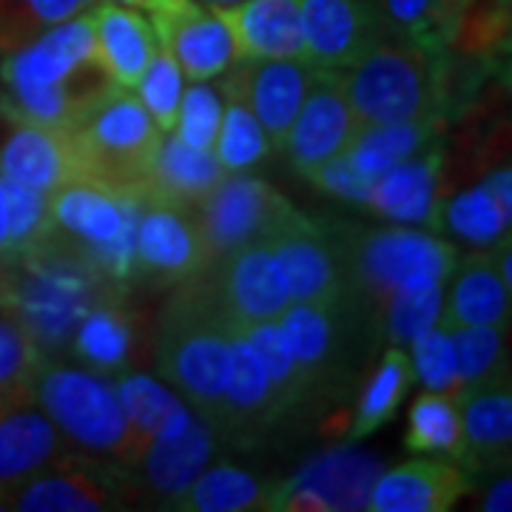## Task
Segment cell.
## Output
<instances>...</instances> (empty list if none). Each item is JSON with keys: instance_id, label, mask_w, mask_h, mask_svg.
<instances>
[{"instance_id": "6da1fadb", "label": "cell", "mask_w": 512, "mask_h": 512, "mask_svg": "<svg viewBox=\"0 0 512 512\" xmlns=\"http://www.w3.org/2000/svg\"><path fill=\"white\" fill-rule=\"evenodd\" d=\"M117 296L123 285L60 234L0 265V311L32 336L43 356L66 353L83 316Z\"/></svg>"}, {"instance_id": "7a4b0ae2", "label": "cell", "mask_w": 512, "mask_h": 512, "mask_svg": "<svg viewBox=\"0 0 512 512\" xmlns=\"http://www.w3.org/2000/svg\"><path fill=\"white\" fill-rule=\"evenodd\" d=\"M342 86L359 128L447 117L453 103L450 46L387 35L342 69Z\"/></svg>"}, {"instance_id": "3957f363", "label": "cell", "mask_w": 512, "mask_h": 512, "mask_svg": "<svg viewBox=\"0 0 512 512\" xmlns=\"http://www.w3.org/2000/svg\"><path fill=\"white\" fill-rule=\"evenodd\" d=\"M183 285L160 316L157 370L214 427L234 365V325L217 311L200 276Z\"/></svg>"}, {"instance_id": "277c9868", "label": "cell", "mask_w": 512, "mask_h": 512, "mask_svg": "<svg viewBox=\"0 0 512 512\" xmlns=\"http://www.w3.org/2000/svg\"><path fill=\"white\" fill-rule=\"evenodd\" d=\"M279 325L313 402L345 399L382 339L376 313L356 293L333 302L288 305Z\"/></svg>"}, {"instance_id": "5b68a950", "label": "cell", "mask_w": 512, "mask_h": 512, "mask_svg": "<svg viewBox=\"0 0 512 512\" xmlns=\"http://www.w3.org/2000/svg\"><path fill=\"white\" fill-rule=\"evenodd\" d=\"M32 402L55 421L77 453L134 467L146 453L143 439L128 421L117 384L103 373L43 362L32 384Z\"/></svg>"}, {"instance_id": "8992f818", "label": "cell", "mask_w": 512, "mask_h": 512, "mask_svg": "<svg viewBox=\"0 0 512 512\" xmlns=\"http://www.w3.org/2000/svg\"><path fill=\"white\" fill-rule=\"evenodd\" d=\"M77 180L120 194H140L160 146V128L137 94L117 89L69 128Z\"/></svg>"}, {"instance_id": "52a82bcc", "label": "cell", "mask_w": 512, "mask_h": 512, "mask_svg": "<svg viewBox=\"0 0 512 512\" xmlns=\"http://www.w3.org/2000/svg\"><path fill=\"white\" fill-rule=\"evenodd\" d=\"M339 251L345 259L350 293L367 302L376 319L396 288L416 276L447 282L458 256L450 242L413 228H359L333 225Z\"/></svg>"}, {"instance_id": "ba28073f", "label": "cell", "mask_w": 512, "mask_h": 512, "mask_svg": "<svg viewBox=\"0 0 512 512\" xmlns=\"http://www.w3.org/2000/svg\"><path fill=\"white\" fill-rule=\"evenodd\" d=\"M296 217L299 211L276 188L237 171L197 202V225L211 265L248 245L271 242Z\"/></svg>"}, {"instance_id": "9c48e42d", "label": "cell", "mask_w": 512, "mask_h": 512, "mask_svg": "<svg viewBox=\"0 0 512 512\" xmlns=\"http://www.w3.org/2000/svg\"><path fill=\"white\" fill-rule=\"evenodd\" d=\"M134 501L128 467L74 453L69 461L18 484L9 510L18 512H106Z\"/></svg>"}, {"instance_id": "30bf717a", "label": "cell", "mask_w": 512, "mask_h": 512, "mask_svg": "<svg viewBox=\"0 0 512 512\" xmlns=\"http://www.w3.org/2000/svg\"><path fill=\"white\" fill-rule=\"evenodd\" d=\"M384 464L365 450H330L274 484L268 510L274 512H353L367 510Z\"/></svg>"}, {"instance_id": "8fae6325", "label": "cell", "mask_w": 512, "mask_h": 512, "mask_svg": "<svg viewBox=\"0 0 512 512\" xmlns=\"http://www.w3.org/2000/svg\"><path fill=\"white\" fill-rule=\"evenodd\" d=\"M271 256L291 305L333 302L350 293L333 225L299 214L271 239Z\"/></svg>"}, {"instance_id": "7c38bea8", "label": "cell", "mask_w": 512, "mask_h": 512, "mask_svg": "<svg viewBox=\"0 0 512 512\" xmlns=\"http://www.w3.org/2000/svg\"><path fill=\"white\" fill-rule=\"evenodd\" d=\"M157 43L191 80H208L237 63L234 40L217 9L200 0H148L143 6Z\"/></svg>"}, {"instance_id": "4fadbf2b", "label": "cell", "mask_w": 512, "mask_h": 512, "mask_svg": "<svg viewBox=\"0 0 512 512\" xmlns=\"http://www.w3.org/2000/svg\"><path fill=\"white\" fill-rule=\"evenodd\" d=\"M305 63L322 72H342L367 55L384 35L376 0H299Z\"/></svg>"}, {"instance_id": "5bb4252c", "label": "cell", "mask_w": 512, "mask_h": 512, "mask_svg": "<svg viewBox=\"0 0 512 512\" xmlns=\"http://www.w3.org/2000/svg\"><path fill=\"white\" fill-rule=\"evenodd\" d=\"M313 74L305 60H239V66H228L222 89L254 111L271 148H285Z\"/></svg>"}, {"instance_id": "9a60e30c", "label": "cell", "mask_w": 512, "mask_h": 512, "mask_svg": "<svg viewBox=\"0 0 512 512\" xmlns=\"http://www.w3.org/2000/svg\"><path fill=\"white\" fill-rule=\"evenodd\" d=\"M211 259L202 242L197 217L185 208L151 205L146 202L137 225L134 279L148 285H183L205 274Z\"/></svg>"}, {"instance_id": "2e32d148", "label": "cell", "mask_w": 512, "mask_h": 512, "mask_svg": "<svg viewBox=\"0 0 512 512\" xmlns=\"http://www.w3.org/2000/svg\"><path fill=\"white\" fill-rule=\"evenodd\" d=\"M214 265L217 271L211 274V279L205 282V276L200 274V282L214 299L217 311L234 328L279 319L291 305L274 268L271 242L248 245L242 251L222 256Z\"/></svg>"}, {"instance_id": "e0dca14e", "label": "cell", "mask_w": 512, "mask_h": 512, "mask_svg": "<svg viewBox=\"0 0 512 512\" xmlns=\"http://www.w3.org/2000/svg\"><path fill=\"white\" fill-rule=\"evenodd\" d=\"M220 450V436L197 413L183 433L171 439H151L146 453L128 467L134 498H148L168 510L180 495L211 467Z\"/></svg>"}, {"instance_id": "ac0fdd59", "label": "cell", "mask_w": 512, "mask_h": 512, "mask_svg": "<svg viewBox=\"0 0 512 512\" xmlns=\"http://www.w3.org/2000/svg\"><path fill=\"white\" fill-rule=\"evenodd\" d=\"M356 134L359 123L345 97L342 74L316 69L308 97L285 140L291 165L299 174H308L316 165L345 154L353 146Z\"/></svg>"}, {"instance_id": "d6986e66", "label": "cell", "mask_w": 512, "mask_h": 512, "mask_svg": "<svg viewBox=\"0 0 512 512\" xmlns=\"http://www.w3.org/2000/svg\"><path fill=\"white\" fill-rule=\"evenodd\" d=\"M282 424L285 416L268 384L265 367L254 348L245 342V336L234 328V365L214 430L220 441H231L237 447H256Z\"/></svg>"}, {"instance_id": "ffe728a7", "label": "cell", "mask_w": 512, "mask_h": 512, "mask_svg": "<svg viewBox=\"0 0 512 512\" xmlns=\"http://www.w3.org/2000/svg\"><path fill=\"white\" fill-rule=\"evenodd\" d=\"M89 9L55 23L18 52L0 57V86H55L92 63L94 32Z\"/></svg>"}, {"instance_id": "44dd1931", "label": "cell", "mask_w": 512, "mask_h": 512, "mask_svg": "<svg viewBox=\"0 0 512 512\" xmlns=\"http://www.w3.org/2000/svg\"><path fill=\"white\" fill-rule=\"evenodd\" d=\"M77 450L57 424L35 402H18L0 410V490L12 493L18 484L69 461Z\"/></svg>"}, {"instance_id": "7402d4cb", "label": "cell", "mask_w": 512, "mask_h": 512, "mask_svg": "<svg viewBox=\"0 0 512 512\" xmlns=\"http://www.w3.org/2000/svg\"><path fill=\"white\" fill-rule=\"evenodd\" d=\"M94 32V60L117 89H137L148 60L157 52V35L151 20L137 6L97 0L89 9Z\"/></svg>"}, {"instance_id": "603a6c76", "label": "cell", "mask_w": 512, "mask_h": 512, "mask_svg": "<svg viewBox=\"0 0 512 512\" xmlns=\"http://www.w3.org/2000/svg\"><path fill=\"white\" fill-rule=\"evenodd\" d=\"M217 12L237 60H305L299 0H239Z\"/></svg>"}, {"instance_id": "cb8c5ba5", "label": "cell", "mask_w": 512, "mask_h": 512, "mask_svg": "<svg viewBox=\"0 0 512 512\" xmlns=\"http://www.w3.org/2000/svg\"><path fill=\"white\" fill-rule=\"evenodd\" d=\"M470 490H473V478L467 470H458L436 458H416L393 470H384L370 493L367 510L447 512Z\"/></svg>"}, {"instance_id": "d4e9b609", "label": "cell", "mask_w": 512, "mask_h": 512, "mask_svg": "<svg viewBox=\"0 0 512 512\" xmlns=\"http://www.w3.org/2000/svg\"><path fill=\"white\" fill-rule=\"evenodd\" d=\"M464 453L461 467L467 473H501L510 464L512 447V390L510 382L487 384L458 393Z\"/></svg>"}, {"instance_id": "484cf974", "label": "cell", "mask_w": 512, "mask_h": 512, "mask_svg": "<svg viewBox=\"0 0 512 512\" xmlns=\"http://www.w3.org/2000/svg\"><path fill=\"white\" fill-rule=\"evenodd\" d=\"M0 177L52 194L60 185L77 180L72 137L66 128L12 123L0 143Z\"/></svg>"}, {"instance_id": "4316f807", "label": "cell", "mask_w": 512, "mask_h": 512, "mask_svg": "<svg viewBox=\"0 0 512 512\" xmlns=\"http://www.w3.org/2000/svg\"><path fill=\"white\" fill-rule=\"evenodd\" d=\"M441 148L433 143L416 157L393 165L373 183L367 208L402 225H424L439 231Z\"/></svg>"}, {"instance_id": "83f0119b", "label": "cell", "mask_w": 512, "mask_h": 512, "mask_svg": "<svg viewBox=\"0 0 512 512\" xmlns=\"http://www.w3.org/2000/svg\"><path fill=\"white\" fill-rule=\"evenodd\" d=\"M453 285L441 302V328H478L510 322L512 288L498 268V245L456 262Z\"/></svg>"}, {"instance_id": "f1b7e54d", "label": "cell", "mask_w": 512, "mask_h": 512, "mask_svg": "<svg viewBox=\"0 0 512 512\" xmlns=\"http://www.w3.org/2000/svg\"><path fill=\"white\" fill-rule=\"evenodd\" d=\"M225 174L228 171L214 157V151L185 146L177 134H165L148 168L143 200L191 211Z\"/></svg>"}, {"instance_id": "f546056e", "label": "cell", "mask_w": 512, "mask_h": 512, "mask_svg": "<svg viewBox=\"0 0 512 512\" xmlns=\"http://www.w3.org/2000/svg\"><path fill=\"white\" fill-rule=\"evenodd\" d=\"M69 350L74 359H80L94 373L103 376L126 373L137 350V325L123 305V296L100 302L86 313L74 330Z\"/></svg>"}, {"instance_id": "4dcf8cb0", "label": "cell", "mask_w": 512, "mask_h": 512, "mask_svg": "<svg viewBox=\"0 0 512 512\" xmlns=\"http://www.w3.org/2000/svg\"><path fill=\"white\" fill-rule=\"evenodd\" d=\"M441 123H444L441 117H424V120L359 128L353 146L348 148L350 163L370 180H379L393 165L404 163L427 146L439 143Z\"/></svg>"}, {"instance_id": "1f68e13d", "label": "cell", "mask_w": 512, "mask_h": 512, "mask_svg": "<svg viewBox=\"0 0 512 512\" xmlns=\"http://www.w3.org/2000/svg\"><path fill=\"white\" fill-rule=\"evenodd\" d=\"M114 384L131 427L148 441L171 439L183 433L197 416L180 393H174L171 387L146 373H120Z\"/></svg>"}, {"instance_id": "d6a6232c", "label": "cell", "mask_w": 512, "mask_h": 512, "mask_svg": "<svg viewBox=\"0 0 512 512\" xmlns=\"http://www.w3.org/2000/svg\"><path fill=\"white\" fill-rule=\"evenodd\" d=\"M274 481L234 464L208 467L168 510L180 512H251L268 510Z\"/></svg>"}, {"instance_id": "836d02e7", "label": "cell", "mask_w": 512, "mask_h": 512, "mask_svg": "<svg viewBox=\"0 0 512 512\" xmlns=\"http://www.w3.org/2000/svg\"><path fill=\"white\" fill-rule=\"evenodd\" d=\"M413 384H416L413 359L402 348L384 350V356L379 359V365L373 367V373L367 376L365 390L359 396L350 439L362 441L373 436L379 427H384L396 416V410L404 404Z\"/></svg>"}, {"instance_id": "e575fe53", "label": "cell", "mask_w": 512, "mask_h": 512, "mask_svg": "<svg viewBox=\"0 0 512 512\" xmlns=\"http://www.w3.org/2000/svg\"><path fill=\"white\" fill-rule=\"evenodd\" d=\"M237 330L245 336V342L254 348L259 362L265 367V376H268V384L274 390L276 402L282 407L285 421L293 419L308 404H313L311 390H308L305 376H302V370H299L291 348H288V339H285V330L279 325V319L242 325Z\"/></svg>"}, {"instance_id": "d590c367", "label": "cell", "mask_w": 512, "mask_h": 512, "mask_svg": "<svg viewBox=\"0 0 512 512\" xmlns=\"http://www.w3.org/2000/svg\"><path fill=\"white\" fill-rule=\"evenodd\" d=\"M404 447L419 456H439L447 461H461L464 430L456 396L447 393H421L410 407Z\"/></svg>"}, {"instance_id": "8d00e7d4", "label": "cell", "mask_w": 512, "mask_h": 512, "mask_svg": "<svg viewBox=\"0 0 512 512\" xmlns=\"http://www.w3.org/2000/svg\"><path fill=\"white\" fill-rule=\"evenodd\" d=\"M444 282L433 276H416L396 288L379 311V336L393 345H410L419 333L439 325Z\"/></svg>"}, {"instance_id": "74e56055", "label": "cell", "mask_w": 512, "mask_h": 512, "mask_svg": "<svg viewBox=\"0 0 512 512\" xmlns=\"http://www.w3.org/2000/svg\"><path fill=\"white\" fill-rule=\"evenodd\" d=\"M504 325H478V328H453V345L458 359V384L464 390H476L487 384L510 382Z\"/></svg>"}, {"instance_id": "f35d334b", "label": "cell", "mask_w": 512, "mask_h": 512, "mask_svg": "<svg viewBox=\"0 0 512 512\" xmlns=\"http://www.w3.org/2000/svg\"><path fill=\"white\" fill-rule=\"evenodd\" d=\"M510 220L493 194L484 185H476L441 205L439 231L444 228L473 248H495L501 239L510 237Z\"/></svg>"}, {"instance_id": "ab89813d", "label": "cell", "mask_w": 512, "mask_h": 512, "mask_svg": "<svg viewBox=\"0 0 512 512\" xmlns=\"http://www.w3.org/2000/svg\"><path fill=\"white\" fill-rule=\"evenodd\" d=\"M86 9L83 0H0V57L18 52L55 23Z\"/></svg>"}, {"instance_id": "60d3db41", "label": "cell", "mask_w": 512, "mask_h": 512, "mask_svg": "<svg viewBox=\"0 0 512 512\" xmlns=\"http://www.w3.org/2000/svg\"><path fill=\"white\" fill-rule=\"evenodd\" d=\"M274 148L268 143L265 131L254 117V111L248 109L237 97H228V106L222 109L220 131L214 140V157L220 165L231 171H245L251 165H259Z\"/></svg>"}, {"instance_id": "b9f144b4", "label": "cell", "mask_w": 512, "mask_h": 512, "mask_svg": "<svg viewBox=\"0 0 512 512\" xmlns=\"http://www.w3.org/2000/svg\"><path fill=\"white\" fill-rule=\"evenodd\" d=\"M510 0H470L456 20L450 49L470 57H484L507 46Z\"/></svg>"}, {"instance_id": "7bdbcfd3", "label": "cell", "mask_w": 512, "mask_h": 512, "mask_svg": "<svg viewBox=\"0 0 512 512\" xmlns=\"http://www.w3.org/2000/svg\"><path fill=\"white\" fill-rule=\"evenodd\" d=\"M46 356L12 316L0 311V390L18 402H32V384Z\"/></svg>"}, {"instance_id": "ee69618b", "label": "cell", "mask_w": 512, "mask_h": 512, "mask_svg": "<svg viewBox=\"0 0 512 512\" xmlns=\"http://www.w3.org/2000/svg\"><path fill=\"white\" fill-rule=\"evenodd\" d=\"M137 94L157 128L174 131L177 117H180V103H183V69L163 46H157L154 57L148 60L146 72L137 83Z\"/></svg>"}, {"instance_id": "f6af8a7d", "label": "cell", "mask_w": 512, "mask_h": 512, "mask_svg": "<svg viewBox=\"0 0 512 512\" xmlns=\"http://www.w3.org/2000/svg\"><path fill=\"white\" fill-rule=\"evenodd\" d=\"M410 345H413V370L424 382V387L433 390V393L458 396V390H461V384H458V359L450 330L433 325V328L419 333Z\"/></svg>"}, {"instance_id": "bcb514c9", "label": "cell", "mask_w": 512, "mask_h": 512, "mask_svg": "<svg viewBox=\"0 0 512 512\" xmlns=\"http://www.w3.org/2000/svg\"><path fill=\"white\" fill-rule=\"evenodd\" d=\"M222 120V100L214 86L197 80V86H191L183 94L180 103V117H177V137L185 146L200 148V151H214V140L220 131Z\"/></svg>"}, {"instance_id": "7dc6e473", "label": "cell", "mask_w": 512, "mask_h": 512, "mask_svg": "<svg viewBox=\"0 0 512 512\" xmlns=\"http://www.w3.org/2000/svg\"><path fill=\"white\" fill-rule=\"evenodd\" d=\"M390 35L413 37L421 43H441L436 29L439 0H376ZM447 46V43H441Z\"/></svg>"}, {"instance_id": "c3c4849f", "label": "cell", "mask_w": 512, "mask_h": 512, "mask_svg": "<svg viewBox=\"0 0 512 512\" xmlns=\"http://www.w3.org/2000/svg\"><path fill=\"white\" fill-rule=\"evenodd\" d=\"M305 177H308L319 191H325V194L336 197V200L353 202V205H367V202H370V194H373V183H376V180L365 177L356 165L350 163L348 151L339 154V157H333L328 163L311 168Z\"/></svg>"}, {"instance_id": "681fc988", "label": "cell", "mask_w": 512, "mask_h": 512, "mask_svg": "<svg viewBox=\"0 0 512 512\" xmlns=\"http://www.w3.org/2000/svg\"><path fill=\"white\" fill-rule=\"evenodd\" d=\"M15 259V231H12V197L9 180L0 177V265Z\"/></svg>"}, {"instance_id": "f907efd6", "label": "cell", "mask_w": 512, "mask_h": 512, "mask_svg": "<svg viewBox=\"0 0 512 512\" xmlns=\"http://www.w3.org/2000/svg\"><path fill=\"white\" fill-rule=\"evenodd\" d=\"M484 188L493 194V200L501 205V211L507 214V217H512V174H510V165H504V168H498V171H493L487 180H484Z\"/></svg>"}, {"instance_id": "816d5d0a", "label": "cell", "mask_w": 512, "mask_h": 512, "mask_svg": "<svg viewBox=\"0 0 512 512\" xmlns=\"http://www.w3.org/2000/svg\"><path fill=\"white\" fill-rule=\"evenodd\" d=\"M484 512H510L512 510V478L501 476L495 478L493 487L487 490L484 501H481Z\"/></svg>"}, {"instance_id": "f5cc1de1", "label": "cell", "mask_w": 512, "mask_h": 512, "mask_svg": "<svg viewBox=\"0 0 512 512\" xmlns=\"http://www.w3.org/2000/svg\"><path fill=\"white\" fill-rule=\"evenodd\" d=\"M467 3H470V0H439L436 29H439L441 43H447V46H450V37H453V29H456V20Z\"/></svg>"}, {"instance_id": "db71d44e", "label": "cell", "mask_w": 512, "mask_h": 512, "mask_svg": "<svg viewBox=\"0 0 512 512\" xmlns=\"http://www.w3.org/2000/svg\"><path fill=\"white\" fill-rule=\"evenodd\" d=\"M202 6H211V9H228V6H234L239 0H200Z\"/></svg>"}, {"instance_id": "11a10c76", "label": "cell", "mask_w": 512, "mask_h": 512, "mask_svg": "<svg viewBox=\"0 0 512 512\" xmlns=\"http://www.w3.org/2000/svg\"><path fill=\"white\" fill-rule=\"evenodd\" d=\"M12 404H18V399H12L9 393L0 390V410H6V407H12Z\"/></svg>"}, {"instance_id": "9f6ffc18", "label": "cell", "mask_w": 512, "mask_h": 512, "mask_svg": "<svg viewBox=\"0 0 512 512\" xmlns=\"http://www.w3.org/2000/svg\"><path fill=\"white\" fill-rule=\"evenodd\" d=\"M9 510V493H3V490H0V512H6Z\"/></svg>"}, {"instance_id": "6f0895ef", "label": "cell", "mask_w": 512, "mask_h": 512, "mask_svg": "<svg viewBox=\"0 0 512 512\" xmlns=\"http://www.w3.org/2000/svg\"><path fill=\"white\" fill-rule=\"evenodd\" d=\"M114 3H126V6H140V9H143L146 0H114Z\"/></svg>"}, {"instance_id": "680465c9", "label": "cell", "mask_w": 512, "mask_h": 512, "mask_svg": "<svg viewBox=\"0 0 512 512\" xmlns=\"http://www.w3.org/2000/svg\"><path fill=\"white\" fill-rule=\"evenodd\" d=\"M146 3H148V0H146ZM146 3H143V6H146Z\"/></svg>"}]
</instances>
